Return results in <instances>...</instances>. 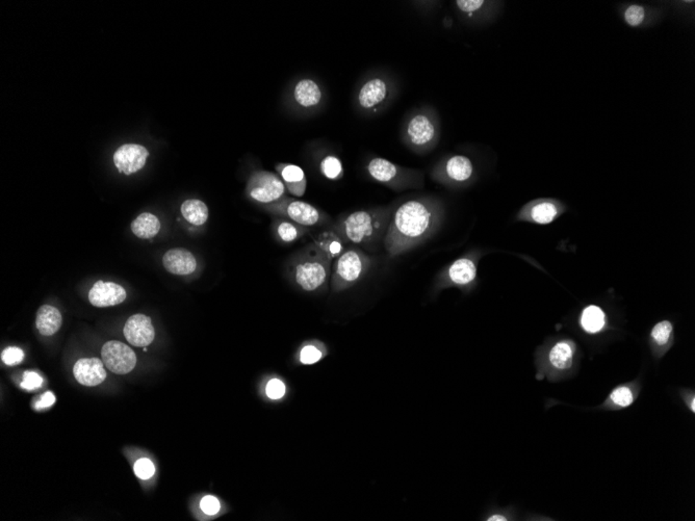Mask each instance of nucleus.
Listing matches in <instances>:
<instances>
[{
    "label": "nucleus",
    "instance_id": "f257e3e1",
    "mask_svg": "<svg viewBox=\"0 0 695 521\" xmlns=\"http://www.w3.org/2000/svg\"><path fill=\"white\" fill-rule=\"evenodd\" d=\"M444 216V204L434 196L416 197L394 207L383 240L389 257L403 255L433 238Z\"/></svg>",
    "mask_w": 695,
    "mask_h": 521
},
{
    "label": "nucleus",
    "instance_id": "f03ea898",
    "mask_svg": "<svg viewBox=\"0 0 695 521\" xmlns=\"http://www.w3.org/2000/svg\"><path fill=\"white\" fill-rule=\"evenodd\" d=\"M394 205L376 209L356 210L339 219L331 226L344 244L370 246L385 240Z\"/></svg>",
    "mask_w": 695,
    "mask_h": 521
},
{
    "label": "nucleus",
    "instance_id": "7ed1b4c3",
    "mask_svg": "<svg viewBox=\"0 0 695 521\" xmlns=\"http://www.w3.org/2000/svg\"><path fill=\"white\" fill-rule=\"evenodd\" d=\"M402 141L416 154H427L437 146L440 139V121L437 111L429 105L410 111L403 122Z\"/></svg>",
    "mask_w": 695,
    "mask_h": 521
},
{
    "label": "nucleus",
    "instance_id": "20e7f679",
    "mask_svg": "<svg viewBox=\"0 0 695 521\" xmlns=\"http://www.w3.org/2000/svg\"><path fill=\"white\" fill-rule=\"evenodd\" d=\"M331 262L319 247L309 245L293 262L291 270L296 283L306 292H315L323 288L331 275Z\"/></svg>",
    "mask_w": 695,
    "mask_h": 521
},
{
    "label": "nucleus",
    "instance_id": "39448f33",
    "mask_svg": "<svg viewBox=\"0 0 695 521\" xmlns=\"http://www.w3.org/2000/svg\"><path fill=\"white\" fill-rule=\"evenodd\" d=\"M367 168L374 180L396 192L424 187V173L422 171L401 167L382 157L370 159Z\"/></svg>",
    "mask_w": 695,
    "mask_h": 521
},
{
    "label": "nucleus",
    "instance_id": "423d86ee",
    "mask_svg": "<svg viewBox=\"0 0 695 521\" xmlns=\"http://www.w3.org/2000/svg\"><path fill=\"white\" fill-rule=\"evenodd\" d=\"M373 260L359 249L344 251L335 260L331 275V286L337 292L356 284L372 266Z\"/></svg>",
    "mask_w": 695,
    "mask_h": 521
},
{
    "label": "nucleus",
    "instance_id": "0eeeda50",
    "mask_svg": "<svg viewBox=\"0 0 695 521\" xmlns=\"http://www.w3.org/2000/svg\"><path fill=\"white\" fill-rule=\"evenodd\" d=\"M264 209L273 216H282L306 228L325 226L331 222L326 212H322L321 209L309 203L286 198V197L280 199L277 202L264 205Z\"/></svg>",
    "mask_w": 695,
    "mask_h": 521
},
{
    "label": "nucleus",
    "instance_id": "6e6552de",
    "mask_svg": "<svg viewBox=\"0 0 695 521\" xmlns=\"http://www.w3.org/2000/svg\"><path fill=\"white\" fill-rule=\"evenodd\" d=\"M246 194L254 202L262 205L272 204L284 198L286 185L278 175L269 171L258 170L250 176Z\"/></svg>",
    "mask_w": 695,
    "mask_h": 521
},
{
    "label": "nucleus",
    "instance_id": "1a4fd4ad",
    "mask_svg": "<svg viewBox=\"0 0 695 521\" xmlns=\"http://www.w3.org/2000/svg\"><path fill=\"white\" fill-rule=\"evenodd\" d=\"M430 175L435 183L447 187L464 185L473 177V166L464 155H452L438 161Z\"/></svg>",
    "mask_w": 695,
    "mask_h": 521
},
{
    "label": "nucleus",
    "instance_id": "9d476101",
    "mask_svg": "<svg viewBox=\"0 0 695 521\" xmlns=\"http://www.w3.org/2000/svg\"><path fill=\"white\" fill-rule=\"evenodd\" d=\"M477 278V262L470 256H464L454 260L450 266L444 269L436 277L435 288L440 290L442 288H464L473 286Z\"/></svg>",
    "mask_w": 695,
    "mask_h": 521
},
{
    "label": "nucleus",
    "instance_id": "9b49d317",
    "mask_svg": "<svg viewBox=\"0 0 695 521\" xmlns=\"http://www.w3.org/2000/svg\"><path fill=\"white\" fill-rule=\"evenodd\" d=\"M394 85L389 78L374 76L368 78L357 93V104L365 111H374L389 102Z\"/></svg>",
    "mask_w": 695,
    "mask_h": 521
},
{
    "label": "nucleus",
    "instance_id": "f8f14e48",
    "mask_svg": "<svg viewBox=\"0 0 695 521\" xmlns=\"http://www.w3.org/2000/svg\"><path fill=\"white\" fill-rule=\"evenodd\" d=\"M102 361L107 369L116 375H126L135 369L137 356L131 347L117 341L103 345Z\"/></svg>",
    "mask_w": 695,
    "mask_h": 521
},
{
    "label": "nucleus",
    "instance_id": "ddd939ff",
    "mask_svg": "<svg viewBox=\"0 0 695 521\" xmlns=\"http://www.w3.org/2000/svg\"><path fill=\"white\" fill-rule=\"evenodd\" d=\"M148 157V150L144 146L125 144L119 147L114 154V163L119 172L131 175L144 168Z\"/></svg>",
    "mask_w": 695,
    "mask_h": 521
},
{
    "label": "nucleus",
    "instance_id": "4468645a",
    "mask_svg": "<svg viewBox=\"0 0 695 521\" xmlns=\"http://www.w3.org/2000/svg\"><path fill=\"white\" fill-rule=\"evenodd\" d=\"M125 338L135 347H147L155 341V331L151 319L145 314H135L127 319L123 329Z\"/></svg>",
    "mask_w": 695,
    "mask_h": 521
},
{
    "label": "nucleus",
    "instance_id": "2eb2a0df",
    "mask_svg": "<svg viewBox=\"0 0 695 521\" xmlns=\"http://www.w3.org/2000/svg\"><path fill=\"white\" fill-rule=\"evenodd\" d=\"M126 292L123 286L114 282L98 281L89 293V301L95 307H109L123 303Z\"/></svg>",
    "mask_w": 695,
    "mask_h": 521
},
{
    "label": "nucleus",
    "instance_id": "dca6fc26",
    "mask_svg": "<svg viewBox=\"0 0 695 521\" xmlns=\"http://www.w3.org/2000/svg\"><path fill=\"white\" fill-rule=\"evenodd\" d=\"M73 374L83 386H98L107 379L104 363L98 358L80 359L74 365Z\"/></svg>",
    "mask_w": 695,
    "mask_h": 521
},
{
    "label": "nucleus",
    "instance_id": "f3484780",
    "mask_svg": "<svg viewBox=\"0 0 695 521\" xmlns=\"http://www.w3.org/2000/svg\"><path fill=\"white\" fill-rule=\"evenodd\" d=\"M164 268L173 275L188 276L197 269V260L190 251L183 248L170 249L163 257Z\"/></svg>",
    "mask_w": 695,
    "mask_h": 521
},
{
    "label": "nucleus",
    "instance_id": "a211bd4d",
    "mask_svg": "<svg viewBox=\"0 0 695 521\" xmlns=\"http://www.w3.org/2000/svg\"><path fill=\"white\" fill-rule=\"evenodd\" d=\"M294 99L296 104L303 109H315L323 100V91L315 80L303 78L294 87Z\"/></svg>",
    "mask_w": 695,
    "mask_h": 521
},
{
    "label": "nucleus",
    "instance_id": "6ab92c4d",
    "mask_svg": "<svg viewBox=\"0 0 695 521\" xmlns=\"http://www.w3.org/2000/svg\"><path fill=\"white\" fill-rule=\"evenodd\" d=\"M276 170L279 173L280 178L289 194L296 197H302L306 192L307 179L306 173L298 166L291 164H279L276 166Z\"/></svg>",
    "mask_w": 695,
    "mask_h": 521
},
{
    "label": "nucleus",
    "instance_id": "aec40b11",
    "mask_svg": "<svg viewBox=\"0 0 695 521\" xmlns=\"http://www.w3.org/2000/svg\"><path fill=\"white\" fill-rule=\"evenodd\" d=\"M63 319L61 312L52 305H43L37 312L36 326L44 336H52L60 330Z\"/></svg>",
    "mask_w": 695,
    "mask_h": 521
},
{
    "label": "nucleus",
    "instance_id": "412c9836",
    "mask_svg": "<svg viewBox=\"0 0 695 521\" xmlns=\"http://www.w3.org/2000/svg\"><path fill=\"white\" fill-rule=\"evenodd\" d=\"M558 214L556 205L551 202H539L529 205L521 212V218L524 220L532 221L537 224H550Z\"/></svg>",
    "mask_w": 695,
    "mask_h": 521
},
{
    "label": "nucleus",
    "instance_id": "4be33fe9",
    "mask_svg": "<svg viewBox=\"0 0 695 521\" xmlns=\"http://www.w3.org/2000/svg\"><path fill=\"white\" fill-rule=\"evenodd\" d=\"M161 230V222L159 218L150 212H144L140 214L133 224H131V231L138 238L148 240L155 238Z\"/></svg>",
    "mask_w": 695,
    "mask_h": 521
},
{
    "label": "nucleus",
    "instance_id": "5701e85b",
    "mask_svg": "<svg viewBox=\"0 0 695 521\" xmlns=\"http://www.w3.org/2000/svg\"><path fill=\"white\" fill-rule=\"evenodd\" d=\"M574 356V343L569 341H560L552 348L549 354V361L552 367L559 371L569 369L573 364Z\"/></svg>",
    "mask_w": 695,
    "mask_h": 521
},
{
    "label": "nucleus",
    "instance_id": "b1692460",
    "mask_svg": "<svg viewBox=\"0 0 695 521\" xmlns=\"http://www.w3.org/2000/svg\"><path fill=\"white\" fill-rule=\"evenodd\" d=\"M181 212L184 220L195 226H203L208 219L207 207L205 202L197 199L184 201Z\"/></svg>",
    "mask_w": 695,
    "mask_h": 521
},
{
    "label": "nucleus",
    "instance_id": "393cba45",
    "mask_svg": "<svg viewBox=\"0 0 695 521\" xmlns=\"http://www.w3.org/2000/svg\"><path fill=\"white\" fill-rule=\"evenodd\" d=\"M313 244L319 247L324 253L327 254L331 260L339 257L343 253L344 245H345L339 234L332 229L320 234Z\"/></svg>",
    "mask_w": 695,
    "mask_h": 521
},
{
    "label": "nucleus",
    "instance_id": "a878e982",
    "mask_svg": "<svg viewBox=\"0 0 695 521\" xmlns=\"http://www.w3.org/2000/svg\"><path fill=\"white\" fill-rule=\"evenodd\" d=\"M606 325V315L598 306H589L582 313L581 326L588 333H598Z\"/></svg>",
    "mask_w": 695,
    "mask_h": 521
},
{
    "label": "nucleus",
    "instance_id": "bb28decb",
    "mask_svg": "<svg viewBox=\"0 0 695 521\" xmlns=\"http://www.w3.org/2000/svg\"><path fill=\"white\" fill-rule=\"evenodd\" d=\"M278 236L284 243H293L299 240L307 232L306 227L296 224L291 221H280L277 227Z\"/></svg>",
    "mask_w": 695,
    "mask_h": 521
},
{
    "label": "nucleus",
    "instance_id": "cd10ccee",
    "mask_svg": "<svg viewBox=\"0 0 695 521\" xmlns=\"http://www.w3.org/2000/svg\"><path fill=\"white\" fill-rule=\"evenodd\" d=\"M322 174L329 179V180H339L343 177L344 168L342 165L341 159H337L334 155H327L321 161Z\"/></svg>",
    "mask_w": 695,
    "mask_h": 521
},
{
    "label": "nucleus",
    "instance_id": "c85d7f7f",
    "mask_svg": "<svg viewBox=\"0 0 695 521\" xmlns=\"http://www.w3.org/2000/svg\"><path fill=\"white\" fill-rule=\"evenodd\" d=\"M325 355V350L315 343L304 345L303 349L300 352V362L303 364L310 365L319 362Z\"/></svg>",
    "mask_w": 695,
    "mask_h": 521
},
{
    "label": "nucleus",
    "instance_id": "c756f323",
    "mask_svg": "<svg viewBox=\"0 0 695 521\" xmlns=\"http://www.w3.org/2000/svg\"><path fill=\"white\" fill-rule=\"evenodd\" d=\"M674 327L668 321H660L652 330L653 339L659 345H665L672 338Z\"/></svg>",
    "mask_w": 695,
    "mask_h": 521
},
{
    "label": "nucleus",
    "instance_id": "7c9ffc66",
    "mask_svg": "<svg viewBox=\"0 0 695 521\" xmlns=\"http://www.w3.org/2000/svg\"><path fill=\"white\" fill-rule=\"evenodd\" d=\"M611 400L614 404L620 407H628L632 404L634 398L633 393L629 387L620 386L616 388L610 395Z\"/></svg>",
    "mask_w": 695,
    "mask_h": 521
},
{
    "label": "nucleus",
    "instance_id": "2f4dec72",
    "mask_svg": "<svg viewBox=\"0 0 695 521\" xmlns=\"http://www.w3.org/2000/svg\"><path fill=\"white\" fill-rule=\"evenodd\" d=\"M133 470H135V474H137L138 478L142 479H150L155 472V464L147 458L138 460Z\"/></svg>",
    "mask_w": 695,
    "mask_h": 521
},
{
    "label": "nucleus",
    "instance_id": "473e14b6",
    "mask_svg": "<svg viewBox=\"0 0 695 521\" xmlns=\"http://www.w3.org/2000/svg\"><path fill=\"white\" fill-rule=\"evenodd\" d=\"M1 359L6 365L14 367L20 364L24 359V353L21 349L17 347L6 348L4 353L1 354Z\"/></svg>",
    "mask_w": 695,
    "mask_h": 521
},
{
    "label": "nucleus",
    "instance_id": "72a5a7b5",
    "mask_svg": "<svg viewBox=\"0 0 695 521\" xmlns=\"http://www.w3.org/2000/svg\"><path fill=\"white\" fill-rule=\"evenodd\" d=\"M644 15H646L644 8L634 4V6H629L628 10L626 11V14H624V18L631 26H638L643 21Z\"/></svg>",
    "mask_w": 695,
    "mask_h": 521
},
{
    "label": "nucleus",
    "instance_id": "f704fd0d",
    "mask_svg": "<svg viewBox=\"0 0 695 521\" xmlns=\"http://www.w3.org/2000/svg\"><path fill=\"white\" fill-rule=\"evenodd\" d=\"M266 393L272 400H279L286 393V386L278 379H272L267 384Z\"/></svg>",
    "mask_w": 695,
    "mask_h": 521
},
{
    "label": "nucleus",
    "instance_id": "c9c22d12",
    "mask_svg": "<svg viewBox=\"0 0 695 521\" xmlns=\"http://www.w3.org/2000/svg\"><path fill=\"white\" fill-rule=\"evenodd\" d=\"M42 383H43V379L40 375L35 373V372H25L23 374V379H22L21 387L26 391H34V389L41 387Z\"/></svg>",
    "mask_w": 695,
    "mask_h": 521
},
{
    "label": "nucleus",
    "instance_id": "e433bc0d",
    "mask_svg": "<svg viewBox=\"0 0 695 521\" xmlns=\"http://www.w3.org/2000/svg\"><path fill=\"white\" fill-rule=\"evenodd\" d=\"M455 4L462 13L471 16L473 13L477 12L484 6L485 1L483 0H457Z\"/></svg>",
    "mask_w": 695,
    "mask_h": 521
},
{
    "label": "nucleus",
    "instance_id": "4c0bfd02",
    "mask_svg": "<svg viewBox=\"0 0 695 521\" xmlns=\"http://www.w3.org/2000/svg\"><path fill=\"white\" fill-rule=\"evenodd\" d=\"M200 508L205 514L212 516L220 511V503L214 496H206L201 501Z\"/></svg>",
    "mask_w": 695,
    "mask_h": 521
},
{
    "label": "nucleus",
    "instance_id": "58836bf2",
    "mask_svg": "<svg viewBox=\"0 0 695 521\" xmlns=\"http://www.w3.org/2000/svg\"><path fill=\"white\" fill-rule=\"evenodd\" d=\"M54 402H56V398H54V396L52 395V393H44L40 398H39V400L36 403L35 407H36L37 409L47 408V407L52 406Z\"/></svg>",
    "mask_w": 695,
    "mask_h": 521
},
{
    "label": "nucleus",
    "instance_id": "ea45409f",
    "mask_svg": "<svg viewBox=\"0 0 695 521\" xmlns=\"http://www.w3.org/2000/svg\"><path fill=\"white\" fill-rule=\"evenodd\" d=\"M488 520H490V521H493V520L504 521V520H507V517H505V516H503V515H499V514H495V515H492V516H490V517H488Z\"/></svg>",
    "mask_w": 695,
    "mask_h": 521
},
{
    "label": "nucleus",
    "instance_id": "a19ab883",
    "mask_svg": "<svg viewBox=\"0 0 695 521\" xmlns=\"http://www.w3.org/2000/svg\"><path fill=\"white\" fill-rule=\"evenodd\" d=\"M691 409H692V411H694L695 410V398H692V400H691Z\"/></svg>",
    "mask_w": 695,
    "mask_h": 521
}]
</instances>
